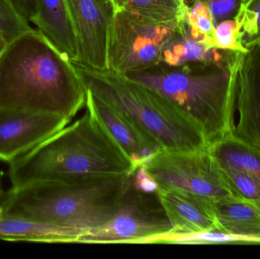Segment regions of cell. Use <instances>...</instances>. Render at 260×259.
I'll list each match as a JSON object with an SVG mask.
<instances>
[{"label": "cell", "mask_w": 260, "mask_h": 259, "mask_svg": "<svg viewBox=\"0 0 260 259\" xmlns=\"http://www.w3.org/2000/svg\"><path fill=\"white\" fill-rule=\"evenodd\" d=\"M242 238L223 233L206 231L186 235H165L158 239L155 243H177V244H192V243H221L241 240Z\"/></svg>", "instance_id": "44dd1931"}, {"label": "cell", "mask_w": 260, "mask_h": 259, "mask_svg": "<svg viewBox=\"0 0 260 259\" xmlns=\"http://www.w3.org/2000/svg\"><path fill=\"white\" fill-rule=\"evenodd\" d=\"M131 184L136 190L142 193H156L159 186L154 178L148 173L145 166L139 167L130 176Z\"/></svg>", "instance_id": "d4e9b609"}, {"label": "cell", "mask_w": 260, "mask_h": 259, "mask_svg": "<svg viewBox=\"0 0 260 259\" xmlns=\"http://www.w3.org/2000/svg\"><path fill=\"white\" fill-rule=\"evenodd\" d=\"M185 4H189V3L192 1V0H182Z\"/></svg>", "instance_id": "4dcf8cb0"}, {"label": "cell", "mask_w": 260, "mask_h": 259, "mask_svg": "<svg viewBox=\"0 0 260 259\" xmlns=\"http://www.w3.org/2000/svg\"><path fill=\"white\" fill-rule=\"evenodd\" d=\"M86 89L74 63L38 28L9 43L0 56V108L73 119Z\"/></svg>", "instance_id": "6da1fadb"}, {"label": "cell", "mask_w": 260, "mask_h": 259, "mask_svg": "<svg viewBox=\"0 0 260 259\" xmlns=\"http://www.w3.org/2000/svg\"><path fill=\"white\" fill-rule=\"evenodd\" d=\"M9 164L12 187L35 181L129 176L133 173L127 157L87 109L73 124Z\"/></svg>", "instance_id": "3957f363"}, {"label": "cell", "mask_w": 260, "mask_h": 259, "mask_svg": "<svg viewBox=\"0 0 260 259\" xmlns=\"http://www.w3.org/2000/svg\"><path fill=\"white\" fill-rule=\"evenodd\" d=\"M242 0H206L215 25L224 20L233 18Z\"/></svg>", "instance_id": "603a6c76"}, {"label": "cell", "mask_w": 260, "mask_h": 259, "mask_svg": "<svg viewBox=\"0 0 260 259\" xmlns=\"http://www.w3.org/2000/svg\"><path fill=\"white\" fill-rule=\"evenodd\" d=\"M184 6L182 0H125L123 9L149 22L172 24L178 22Z\"/></svg>", "instance_id": "2e32d148"}, {"label": "cell", "mask_w": 260, "mask_h": 259, "mask_svg": "<svg viewBox=\"0 0 260 259\" xmlns=\"http://www.w3.org/2000/svg\"><path fill=\"white\" fill-rule=\"evenodd\" d=\"M86 89V88H85ZM86 109L121 149L133 165V173L145 166L161 146L126 115L86 89Z\"/></svg>", "instance_id": "8fae6325"}, {"label": "cell", "mask_w": 260, "mask_h": 259, "mask_svg": "<svg viewBox=\"0 0 260 259\" xmlns=\"http://www.w3.org/2000/svg\"><path fill=\"white\" fill-rule=\"evenodd\" d=\"M239 52L223 63L174 66L159 62L143 71L123 75L155 90L200 126L205 136L215 127L228 94L236 83Z\"/></svg>", "instance_id": "5b68a950"}, {"label": "cell", "mask_w": 260, "mask_h": 259, "mask_svg": "<svg viewBox=\"0 0 260 259\" xmlns=\"http://www.w3.org/2000/svg\"><path fill=\"white\" fill-rule=\"evenodd\" d=\"M159 187H173L212 199L222 194L211 173L204 149L195 152L163 150L146 165Z\"/></svg>", "instance_id": "9c48e42d"}, {"label": "cell", "mask_w": 260, "mask_h": 259, "mask_svg": "<svg viewBox=\"0 0 260 259\" xmlns=\"http://www.w3.org/2000/svg\"><path fill=\"white\" fill-rule=\"evenodd\" d=\"M17 10L30 22V18L35 15L37 8V0H12Z\"/></svg>", "instance_id": "484cf974"}, {"label": "cell", "mask_w": 260, "mask_h": 259, "mask_svg": "<svg viewBox=\"0 0 260 259\" xmlns=\"http://www.w3.org/2000/svg\"><path fill=\"white\" fill-rule=\"evenodd\" d=\"M30 23L72 62L79 61V46L65 0H37L36 11Z\"/></svg>", "instance_id": "5bb4252c"}, {"label": "cell", "mask_w": 260, "mask_h": 259, "mask_svg": "<svg viewBox=\"0 0 260 259\" xmlns=\"http://www.w3.org/2000/svg\"><path fill=\"white\" fill-rule=\"evenodd\" d=\"M180 18L203 34L212 38L215 24L206 0H192L185 4Z\"/></svg>", "instance_id": "d6986e66"}, {"label": "cell", "mask_w": 260, "mask_h": 259, "mask_svg": "<svg viewBox=\"0 0 260 259\" xmlns=\"http://www.w3.org/2000/svg\"><path fill=\"white\" fill-rule=\"evenodd\" d=\"M79 46L78 63L108 70L110 29L117 12L112 0H65Z\"/></svg>", "instance_id": "ba28073f"}, {"label": "cell", "mask_w": 260, "mask_h": 259, "mask_svg": "<svg viewBox=\"0 0 260 259\" xmlns=\"http://www.w3.org/2000/svg\"><path fill=\"white\" fill-rule=\"evenodd\" d=\"M9 44V41H7L6 36L0 32V56L3 54V52L5 51Z\"/></svg>", "instance_id": "83f0119b"}, {"label": "cell", "mask_w": 260, "mask_h": 259, "mask_svg": "<svg viewBox=\"0 0 260 259\" xmlns=\"http://www.w3.org/2000/svg\"><path fill=\"white\" fill-rule=\"evenodd\" d=\"M214 46L223 51H241L246 50L240 39L238 24L234 18L224 20L215 25L213 32Z\"/></svg>", "instance_id": "ffe728a7"}, {"label": "cell", "mask_w": 260, "mask_h": 259, "mask_svg": "<svg viewBox=\"0 0 260 259\" xmlns=\"http://www.w3.org/2000/svg\"><path fill=\"white\" fill-rule=\"evenodd\" d=\"M81 234L24 219L0 215V240L30 243H78Z\"/></svg>", "instance_id": "9a60e30c"}, {"label": "cell", "mask_w": 260, "mask_h": 259, "mask_svg": "<svg viewBox=\"0 0 260 259\" xmlns=\"http://www.w3.org/2000/svg\"><path fill=\"white\" fill-rule=\"evenodd\" d=\"M157 193H142L131 180L114 217L82 234V243H155L172 231Z\"/></svg>", "instance_id": "8992f818"}, {"label": "cell", "mask_w": 260, "mask_h": 259, "mask_svg": "<svg viewBox=\"0 0 260 259\" xmlns=\"http://www.w3.org/2000/svg\"><path fill=\"white\" fill-rule=\"evenodd\" d=\"M73 63L86 89L123 113L163 150L204 149L200 126L155 90L123 75Z\"/></svg>", "instance_id": "277c9868"}, {"label": "cell", "mask_w": 260, "mask_h": 259, "mask_svg": "<svg viewBox=\"0 0 260 259\" xmlns=\"http://www.w3.org/2000/svg\"><path fill=\"white\" fill-rule=\"evenodd\" d=\"M6 192L3 190V185H2L1 178H0V214H1L2 209H3V203H4L5 198H6Z\"/></svg>", "instance_id": "f1b7e54d"}, {"label": "cell", "mask_w": 260, "mask_h": 259, "mask_svg": "<svg viewBox=\"0 0 260 259\" xmlns=\"http://www.w3.org/2000/svg\"><path fill=\"white\" fill-rule=\"evenodd\" d=\"M156 193L172 225L170 235L209 231L213 225L208 198L173 187H159Z\"/></svg>", "instance_id": "7c38bea8"}, {"label": "cell", "mask_w": 260, "mask_h": 259, "mask_svg": "<svg viewBox=\"0 0 260 259\" xmlns=\"http://www.w3.org/2000/svg\"><path fill=\"white\" fill-rule=\"evenodd\" d=\"M56 114L0 108V161L10 163L68 126Z\"/></svg>", "instance_id": "30bf717a"}, {"label": "cell", "mask_w": 260, "mask_h": 259, "mask_svg": "<svg viewBox=\"0 0 260 259\" xmlns=\"http://www.w3.org/2000/svg\"><path fill=\"white\" fill-rule=\"evenodd\" d=\"M12 0H0V32L9 43L31 29Z\"/></svg>", "instance_id": "ac0fdd59"}, {"label": "cell", "mask_w": 260, "mask_h": 259, "mask_svg": "<svg viewBox=\"0 0 260 259\" xmlns=\"http://www.w3.org/2000/svg\"><path fill=\"white\" fill-rule=\"evenodd\" d=\"M130 180V176H114L28 182L6 192L0 215L70 230L82 236L114 217Z\"/></svg>", "instance_id": "7a4b0ae2"}, {"label": "cell", "mask_w": 260, "mask_h": 259, "mask_svg": "<svg viewBox=\"0 0 260 259\" xmlns=\"http://www.w3.org/2000/svg\"><path fill=\"white\" fill-rule=\"evenodd\" d=\"M221 157L231 167L250 175L260 182V161L256 157L247 152L228 149L223 151Z\"/></svg>", "instance_id": "7402d4cb"}, {"label": "cell", "mask_w": 260, "mask_h": 259, "mask_svg": "<svg viewBox=\"0 0 260 259\" xmlns=\"http://www.w3.org/2000/svg\"><path fill=\"white\" fill-rule=\"evenodd\" d=\"M178 23L154 24L126 9L117 10L108 38V71L126 75L158 64L161 60L162 49Z\"/></svg>", "instance_id": "52a82bcc"}, {"label": "cell", "mask_w": 260, "mask_h": 259, "mask_svg": "<svg viewBox=\"0 0 260 259\" xmlns=\"http://www.w3.org/2000/svg\"><path fill=\"white\" fill-rule=\"evenodd\" d=\"M230 51L218 50L213 40L180 18L178 25L162 49L160 62L179 66L191 63H223Z\"/></svg>", "instance_id": "4fadbf2b"}, {"label": "cell", "mask_w": 260, "mask_h": 259, "mask_svg": "<svg viewBox=\"0 0 260 259\" xmlns=\"http://www.w3.org/2000/svg\"><path fill=\"white\" fill-rule=\"evenodd\" d=\"M233 18L246 50L260 42V0H242Z\"/></svg>", "instance_id": "e0dca14e"}, {"label": "cell", "mask_w": 260, "mask_h": 259, "mask_svg": "<svg viewBox=\"0 0 260 259\" xmlns=\"http://www.w3.org/2000/svg\"><path fill=\"white\" fill-rule=\"evenodd\" d=\"M232 218L238 220H247L251 219L254 215L253 210L244 205H235L231 206L227 211Z\"/></svg>", "instance_id": "4316f807"}, {"label": "cell", "mask_w": 260, "mask_h": 259, "mask_svg": "<svg viewBox=\"0 0 260 259\" xmlns=\"http://www.w3.org/2000/svg\"><path fill=\"white\" fill-rule=\"evenodd\" d=\"M229 175L234 183L241 193L248 198H257L259 196V188L256 181L253 176L240 170L232 169L229 170Z\"/></svg>", "instance_id": "cb8c5ba5"}, {"label": "cell", "mask_w": 260, "mask_h": 259, "mask_svg": "<svg viewBox=\"0 0 260 259\" xmlns=\"http://www.w3.org/2000/svg\"><path fill=\"white\" fill-rule=\"evenodd\" d=\"M112 1L114 6H115L116 9H117V11L123 9L124 8L125 0H112Z\"/></svg>", "instance_id": "f546056e"}]
</instances>
